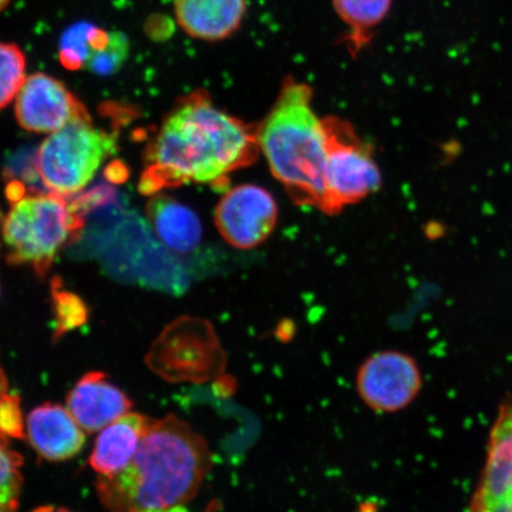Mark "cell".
I'll return each mask as SVG.
<instances>
[{"label":"cell","mask_w":512,"mask_h":512,"mask_svg":"<svg viewBox=\"0 0 512 512\" xmlns=\"http://www.w3.org/2000/svg\"><path fill=\"white\" fill-rule=\"evenodd\" d=\"M260 153L258 124L222 111L198 89L177 100L147 145L139 190L157 195L192 183L227 187L229 176Z\"/></svg>","instance_id":"obj_1"},{"label":"cell","mask_w":512,"mask_h":512,"mask_svg":"<svg viewBox=\"0 0 512 512\" xmlns=\"http://www.w3.org/2000/svg\"><path fill=\"white\" fill-rule=\"evenodd\" d=\"M211 467L207 440L175 415L151 420L125 469L99 476L96 491L111 512H165L197 495Z\"/></svg>","instance_id":"obj_2"},{"label":"cell","mask_w":512,"mask_h":512,"mask_svg":"<svg viewBox=\"0 0 512 512\" xmlns=\"http://www.w3.org/2000/svg\"><path fill=\"white\" fill-rule=\"evenodd\" d=\"M312 100L309 85L287 78L258 124V139L272 175L291 200L325 213V132Z\"/></svg>","instance_id":"obj_3"},{"label":"cell","mask_w":512,"mask_h":512,"mask_svg":"<svg viewBox=\"0 0 512 512\" xmlns=\"http://www.w3.org/2000/svg\"><path fill=\"white\" fill-rule=\"evenodd\" d=\"M85 221L66 197L53 192H24L11 201L2 236L11 265L30 266L44 277L57 256L79 238Z\"/></svg>","instance_id":"obj_4"},{"label":"cell","mask_w":512,"mask_h":512,"mask_svg":"<svg viewBox=\"0 0 512 512\" xmlns=\"http://www.w3.org/2000/svg\"><path fill=\"white\" fill-rule=\"evenodd\" d=\"M117 147L118 133L96 127L87 112L49 134L38 149L35 168L49 192L72 197L92 182Z\"/></svg>","instance_id":"obj_5"},{"label":"cell","mask_w":512,"mask_h":512,"mask_svg":"<svg viewBox=\"0 0 512 512\" xmlns=\"http://www.w3.org/2000/svg\"><path fill=\"white\" fill-rule=\"evenodd\" d=\"M326 146L325 214L335 215L380 189L382 178L370 147L348 121L323 119Z\"/></svg>","instance_id":"obj_6"},{"label":"cell","mask_w":512,"mask_h":512,"mask_svg":"<svg viewBox=\"0 0 512 512\" xmlns=\"http://www.w3.org/2000/svg\"><path fill=\"white\" fill-rule=\"evenodd\" d=\"M170 357L171 361L156 371L174 381L209 379L224 364L214 329L206 320L194 317H182L170 324L153 345L149 362L157 363Z\"/></svg>","instance_id":"obj_7"},{"label":"cell","mask_w":512,"mask_h":512,"mask_svg":"<svg viewBox=\"0 0 512 512\" xmlns=\"http://www.w3.org/2000/svg\"><path fill=\"white\" fill-rule=\"evenodd\" d=\"M422 375L412 356L383 351L368 358L357 374V390L364 403L376 412L402 411L416 399Z\"/></svg>","instance_id":"obj_8"},{"label":"cell","mask_w":512,"mask_h":512,"mask_svg":"<svg viewBox=\"0 0 512 512\" xmlns=\"http://www.w3.org/2000/svg\"><path fill=\"white\" fill-rule=\"evenodd\" d=\"M278 221V206L266 189L242 184L226 191L215 210L217 230L224 241L239 249L264 243Z\"/></svg>","instance_id":"obj_9"},{"label":"cell","mask_w":512,"mask_h":512,"mask_svg":"<svg viewBox=\"0 0 512 512\" xmlns=\"http://www.w3.org/2000/svg\"><path fill=\"white\" fill-rule=\"evenodd\" d=\"M15 100L18 124L32 133H54L88 112L64 83L43 73L28 76Z\"/></svg>","instance_id":"obj_10"},{"label":"cell","mask_w":512,"mask_h":512,"mask_svg":"<svg viewBox=\"0 0 512 512\" xmlns=\"http://www.w3.org/2000/svg\"><path fill=\"white\" fill-rule=\"evenodd\" d=\"M467 512H512V403L499 407L482 476Z\"/></svg>","instance_id":"obj_11"},{"label":"cell","mask_w":512,"mask_h":512,"mask_svg":"<svg viewBox=\"0 0 512 512\" xmlns=\"http://www.w3.org/2000/svg\"><path fill=\"white\" fill-rule=\"evenodd\" d=\"M67 406L83 430L95 433L130 413L132 401L106 374L91 371L68 394Z\"/></svg>","instance_id":"obj_12"},{"label":"cell","mask_w":512,"mask_h":512,"mask_svg":"<svg viewBox=\"0 0 512 512\" xmlns=\"http://www.w3.org/2000/svg\"><path fill=\"white\" fill-rule=\"evenodd\" d=\"M174 6L185 34L204 42H221L241 29L248 0H175Z\"/></svg>","instance_id":"obj_13"},{"label":"cell","mask_w":512,"mask_h":512,"mask_svg":"<svg viewBox=\"0 0 512 512\" xmlns=\"http://www.w3.org/2000/svg\"><path fill=\"white\" fill-rule=\"evenodd\" d=\"M27 432L31 446L50 462L73 458L86 443L73 415L54 403H44L29 414Z\"/></svg>","instance_id":"obj_14"},{"label":"cell","mask_w":512,"mask_h":512,"mask_svg":"<svg viewBox=\"0 0 512 512\" xmlns=\"http://www.w3.org/2000/svg\"><path fill=\"white\" fill-rule=\"evenodd\" d=\"M147 219L162 245L178 256L197 251L203 240V227L194 210L169 196L155 195L146 206Z\"/></svg>","instance_id":"obj_15"},{"label":"cell","mask_w":512,"mask_h":512,"mask_svg":"<svg viewBox=\"0 0 512 512\" xmlns=\"http://www.w3.org/2000/svg\"><path fill=\"white\" fill-rule=\"evenodd\" d=\"M151 422L138 413H127L100 433L91 454L92 469L100 476L115 475L125 469L136 454Z\"/></svg>","instance_id":"obj_16"},{"label":"cell","mask_w":512,"mask_h":512,"mask_svg":"<svg viewBox=\"0 0 512 512\" xmlns=\"http://www.w3.org/2000/svg\"><path fill=\"white\" fill-rule=\"evenodd\" d=\"M393 3L394 0H332L336 15L348 29L347 41L352 50L368 46Z\"/></svg>","instance_id":"obj_17"},{"label":"cell","mask_w":512,"mask_h":512,"mask_svg":"<svg viewBox=\"0 0 512 512\" xmlns=\"http://www.w3.org/2000/svg\"><path fill=\"white\" fill-rule=\"evenodd\" d=\"M85 43V68L99 76H110L123 68L130 43L118 31H107L89 24Z\"/></svg>","instance_id":"obj_18"},{"label":"cell","mask_w":512,"mask_h":512,"mask_svg":"<svg viewBox=\"0 0 512 512\" xmlns=\"http://www.w3.org/2000/svg\"><path fill=\"white\" fill-rule=\"evenodd\" d=\"M23 459L0 435V512H16L23 485Z\"/></svg>","instance_id":"obj_19"},{"label":"cell","mask_w":512,"mask_h":512,"mask_svg":"<svg viewBox=\"0 0 512 512\" xmlns=\"http://www.w3.org/2000/svg\"><path fill=\"white\" fill-rule=\"evenodd\" d=\"M27 60L21 48L14 43L0 42V110H3L23 86Z\"/></svg>","instance_id":"obj_20"},{"label":"cell","mask_w":512,"mask_h":512,"mask_svg":"<svg viewBox=\"0 0 512 512\" xmlns=\"http://www.w3.org/2000/svg\"><path fill=\"white\" fill-rule=\"evenodd\" d=\"M57 328L56 337H61L64 332L78 328L86 322L87 311L85 305L72 294L55 293Z\"/></svg>","instance_id":"obj_21"},{"label":"cell","mask_w":512,"mask_h":512,"mask_svg":"<svg viewBox=\"0 0 512 512\" xmlns=\"http://www.w3.org/2000/svg\"><path fill=\"white\" fill-rule=\"evenodd\" d=\"M0 435L4 438H24L21 400L16 395L6 393L0 398Z\"/></svg>","instance_id":"obj_22"},{"label":"cell","mask_w":512,"mask_h":512,"mask_svg":"<svg viewBox=\"0 0 512 512\" xmlns=\"http://www.w3.org/2000/svg\"><path fill=\"white\" fill-rule=\"evenodd\" d=\"M6 393H9V384L2 367H0V398Z\"/></svg>","instance_id":"obj_23"},{"label":"cell","mask_w":512,"mask_h":512,"mask_svg":"<svg viewBox=\"0 0 512 512\" xmlns=\"http://www.w3.org/2000/svg\"><path fill=\"white\" fill-rule=\"evenodd\" d=\"M32 512H55V510L53 507H41V508H37L36 510H34Z\"/></svg>","instance_id":"obj_24"},{"label":"cell","mask_w":512,"mask_h":512,"mask_svg":"<svg viewBox=\"0 0 512 512\" xmlns=\"http://www.w3.org/2000/svg\"><path fill=\"white\" fill-rule=\"evenodd\" d=\"M11 0H0V12L8 8V5L10 4Z\"/></svg>","instance_id":"obj_25"},{"label":"cell","mask_w":512,"mask_h":512,"mask_svg":"<svg viewBox=\"0 0 512 512\" xmlns=\"http://www.w3.org/2000/svg\"><path fill=\"white\" fill-rule=\"evenodd\" d=\"M55 512H70V511L67 509H57Z\"/></svg>","instance_id":"obj_26"},{"label":"cell","mask_w":512,"mask_h":512,"mask_svg":"<svg viewBox=\"0 0 512 512\" xmlns=\"http://www.w3.org/2000/svg\"><path fill=\"white\" fill-rule=\"evenodd\" d=\"M507 400H508L509 402H511V403H512V395H511V396H510V398H509V399H507Z\"/></svg>","instance_id":"obj_27"},{"label":"cell","mask_w":512,"mask_h":512,"mask_svg":"<svg viewBox=\"0 0 512 512\" xmlns=\"http://www.w3.org/2000/svg\"><path fill=\"white\" fill-rule=\"evenodd\" d=\"M0 226H2V222H0Z\"/></svg>","instance_id":"obj_28"}]
</instances>
